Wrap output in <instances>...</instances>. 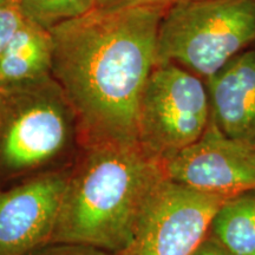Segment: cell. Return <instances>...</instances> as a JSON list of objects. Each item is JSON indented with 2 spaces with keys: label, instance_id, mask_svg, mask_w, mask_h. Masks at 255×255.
<instances>
[{
  "label": "cell",
  "instance_id": "cell-16",
  "mask_svg": "<svg viewBox=\"0 0 255 255\" xmlns=\"http://www.w3.org/2000/svg\"><path fill=\"white\" fill-rule=\"evenodd\" d=\"M191 255H232L215 239L207 237Z\"/></svg>",
  "mask_w": 255,
  "mask_h": 255
},
{
  "label": "cell",
  "instance_id": "cell-12",
  "mask_svg": "<svg viewBox=\"0 0 255 255\" xmlns=\"http://www.w3.org/2000/svg\"><path fill=\"white\" fill-rule=\"evenodd\" d=\"M24 20L50 31L94 8V0H18Z\"/></svg>",
  "mask_w": 255,
  "mask_h": 255
},
{
  "label": "cell",
  "instance_id": "cell-2",
  "mask_svg": "<svg viewBox=\"0 0 255 255\" xmlns=\"http://www.w3.org/2000/svg\"><path fill=\"white\" fill-rule=\"evenodd\" d=\"M163 162L138 142L82 145L70 170L50 244H85L117 253L131 239Z\"/></svg>",
  "mask_w": 255,
  "mask_h": 255
},
{
  "label": "cell",
  "instance_id": "cell-14",
  "mask_svg": "<svg viewBox=\"0 0 255 255\" xmlns=\"http://www.w3.org/2000/svg\"><path fill=\"white\" fill-rule=\"evenodd\" d=\"M30 255H114L101 248L85 244L56 242L49 244Z\"/></svg>",
  "mask_w": 255,
  "mask_h": 255
},
{
  "label": "cell",
  "instance_id": "cell-8",
  "mask_svg": "<svg viewBox=\"0 0 255 255\" xmlns=\"http://www.w3.org/2000/svg\"><path fill=\"white\" fill-rule=\"evenodd\" d=\"M70 170L0 188V255H30L50 244Z\"/></svg>",
  "mask_w": 255,
  "mask_h": 255
},
{
  "label": "cell",
  "instance_id": "cell-5",
  "mask_svg": "<svg viewBox=\"0 0 255 255\" xmlns=\"http://www.w3.org/2000/svg\"><path fill=\"white\" fill-rule=\"evenodd\" d=\"M209 122L206 82L176 64H156L139 104L137 138L143 149L164 163L199 141Z\"/></svg>",
  "mask_w": 255,
  "mask_h": 255
},
{
  "label": "cell",
  "instance_id": "cell-10",
  "mask_svg": "<svg viewBox=\"0 0 255 255\" xmlns=\"http://www.w3.org/2000/svg\"><path fill=\"white\" fill-rule=\"evenodd\" d=\"M51 32L24 20L0 56V87L52 76Z\"/></svg>",
  "mask_w": 255,
  "mask_h": 255
},
{
  "label": "cell",
  "instance_id": "cell-4",
  "mask_svg": "<svg viewBox=\"0 0 255 255\" xmlns=\"http://www.w3.org/2000/svg\"><path fill=\"white\" fill-rule=\"evenodd\" d=\"M255 41V0H177L159 21L156 64L207 81Z\"/></svg>",
  "mask_w": 255,
  "mask_h": 255
},
{
  "label": "cell",
  "instance_id": "cell-17",
  "mask_svg": "<svg viewBox=\"0 0 255 255\" xmlns=\"http://www.w3.org/2000/svg\"><path fill=\"white\" fill-rule=\"evenodd\" d=\"M18 0H0V6L5 5H17Z\"/></svg>",
  "mask_w": 255,
  "mask_h": 255
},
{
  "label": "cell",
  "instance_id": "cell-3",
  "mask_svg": "<svg viewBox=\"0 0 255 255\" xmlns=\"http://www.w3.org/2000/svg\"><path fill=\"white\" fill-rule=\"evenodd\" d=\"M81 146L77 116L52 76L0 87V188L68 170Z\"/></svg>",
  "mask_w": 255,
  "mask_h": 255
},
{
  "label": "cell",
  "instance_id": "cell-7",
  "mask_svg": "<svg viewBox=\"0 0 255 255\" xmlns=\"http://www.w3.org/2000/svg\"><path fill=\"white\" fill-rule=\"evenodd\" d=\"M168 180L229 199L255 190V145L229 138L210 119L199 141L164 162Z\"/></svg>",
  "mask_w": 255,
  "mask_h": 255
},
{
  "label": "cell",
  "instance_id": "cell-18",
  "mask_svg": "<svg viewBox=\"0 0 255 255\" xmlns=\"http://www.w3.org/2000/svg\"><path fill=\"white\" fill-rule=\"evenodd\" d=\"M254 145H255V144H254Z\"/></svg>",
  "mask_w": 255,
  "mask_h": 255
},
{
  "label": "cell",
  "instance_id": "cell-6",
  "mask_svg": "<svg viewBox=\"0 0 255 255\" xmlns=\"http://www.w3.org/2000/svg\"><path fill=\"white\" fill-rule=\"evenodd\" d=\"M226 200L164 178L131 239L114 255H191L208 237L213 219Z\"/></svg>",
  "mask_w": 255,
  "mask_h": 255
},
{
  "label": "cell",
  "instance_id": "cell-15",
  "mask_svg": "<svg viewBox=\"0 0 255 255\" xmlns=\"http://www.w3.org/2000/svg\"><path fill=\"white\" fill-rule=\"evenodd\" d=\"M177 0H94V8L102 11H117L146 6H163L168 7Z\"/></svg>",
  "mask_w": 255,
  "mask_h": 255
},
{
  "label": "cell",
  "instance_id": "cell-1",
  "mask_svg": "<svg viewBox=\"0 0 255 255\" xmlns=\"http://www.w3.org/2000/svg\"><path fill=\"white\" fill-rule=\"evenodd\" d=\"M165 9L92 8L50 30L51 75L75 110L82 145L138 142L139 104Z\"/></svg>",
  "mask_w": 255,
  "mask_h": 255
},
{
  "label": "cell",
  "instance_id": "cell-13",
  "mask_svg": "<svg viewBox=\"0 0 255 255\" xmlns=\"http://www.w3.org/2000/svg\"><path fill=\"white\" fill-rule=\"evenodd\" d=\"M23 23L24 18L17 5L0 6V56Z\"/></svg>",
  "mask_w": 255,
  "mask_h": 255
},
{
  "label": "cell",
  "instance_id": "cell-9",
  "mask_svg": "<svg viewBox=\"0 0 255 255\" xmlns=\"http://www.w3.org/2000/svg\"><path fill=\"white\" fill-rule=\"evenodd\" d=\"M210 119L223 135L255 144V50L229 60L206 81Z\"/></svg>",
  "mask_w": 255,
  "mask_h": 255
},
{
  "label": "cell",
  "instance_id": "cell-11",
  "mask_svg": "<svg viewBox=\"0 0 255 255\" xmlns=\"http://www.w3.org/2000/svg\"><path fill=\"white\" fill-rule=\"evenodd\" d=\"M209 233L232 255H255V190L226 200Z\"/></svg>",
  "mask_w": 255,
  "mask_h": 255
}]
</instances>
